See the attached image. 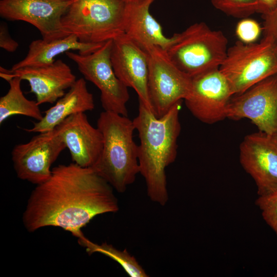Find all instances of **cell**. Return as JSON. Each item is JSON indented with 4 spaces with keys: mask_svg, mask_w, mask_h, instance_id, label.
<instances>
[{
    "mask_svg": "<svg viewBox=\"0 0 277 277\" xmlns=\"http://www.w3.org/2000/svg\"><path fill=\"white\" fill-rule=\"evenodd\" d=\"M212 5L226 14L244 18L257 12L256 0H211Z\"/></svg>",
    "mask_w": 277,
    "mask_h": 277,
    "instance_id": "7402d4cb",
    "label": "cell"
},
{
    "mask_svg": "<svg viewBox=\"0 0 277 277\" xmlns=\"http://www.w3.org/2000/svg\"><path fill=\"white\" fill-rule=\"evenodd\" d=\"M0 76L8 82L16 77L27 81L30 92L34 94L39 105L56 102L76 81L70 67L61 60L49 65L26 66L14 70L1 67Z\"/></svg>",
    "mask_w": 277,
    "mask_h": 277,
    "instance_id": "5bb4252c",
    "label": "cell"
},
{
    "mask_svg": "<svg viewBox=\"0 0 277 277\" xmlns=\"http://www.w3.org/2000/svg\"><path fill=\"white\" fill-rule=\"evenodd\" d=\"M226 117L235 120L247 118L260 131L277 134V74L231 98Z\"/></svg>",
    "mask_w": 277,
    "mask_h": 277,
    "instance_id": "30bf717a",
    "label": "cell"
},
{
    "mask_svg": "<svg viewBox=\"0 0 277 277\" xmlns=\"http://www.w3.org/2000/svg\"><path fill=\"white\" fill-rule=\"evenodd\" d=\"M145 51L148 56V90L151 111L160 118L188 96L192 78L179 69L161 48L153 46Z\"/></svg>",
    "mask_w": 277,
    "mask_h": 277,
    "instance_id": "52a82bcc",
    "label": "cell"
},
{
    "mask_svg": "<svg viewBox=\"0 0 277 277\" xmlns=\"http://www.w3.org/2000/svg\"><path fill=\"white\" fill-rule=\"evenodd\" d=\"M104 44L83 43L73 34L51 41L43 38L34 40L30 44L25 57L14 64L10 70L26 66L49 65L55 61L56 56L69 51L77 50L81 54H89L100 48Z\"/></svg>",
    "mask_w": 277,
    "mask_h": 277,
    "instance_id": "d6986e66",
    "label": "cell"
},
{
    "mask_svg": "<svg viewBox=\"0 0 277 277\" xmlns=\"http://www.w3.org/2000/svg\"><path fill=\"white\" fill-rule=\"evenodd\" d=\"M53 129L68 149L73 163L87 168L94 165L102 151L103 137L85 112L68 117Z\"/></svg>",
    "mask_w": 277,
    "mask_h": 277,
    "instance_id": "2e32d148",
    "label": "cell"
},
{
    "mask_svg": "<svg viewBox=\"0 0 277 277\" xmlns=\"http://www.w3.org/2000/svg\"><path fill=\"white\" fill-rule=\"evenodd\" d=\"M66 148L54 129L16 145L11 159L17 177L36 185L44 182L51 174L52 165Z\"/></svg>",
    "mask_w": 277,
    "mask_h": 277,
    "instance_id": "9c48e42d",
    "label": "cell"
},
{
    "mask_svg": "<svg viewBox=\"0 0 277 277\" xmlns=\"http://www.w3.org/2000/svg\"><path fill=\"white\" fill-rule=\"evenodd\" d=\"M240 162L255 182L258 196L277 191V134L246 135L240 146Z\"/></svg>",
    "mask_w": 277,
    "mask_h": 277,
    "instance_id": "8fae6325",
    "label": "cell"
},
{
    "mask_svg": "<svg viewBox=\"0 0 277 277\" xmlns=\"http://www.w3.org/2000/svg\"><path fill=\"white\" fill-rule=\"evenodd\" d=\"M113 190L92 168L73 162L58 165L31 191L23 213V225L30 232L57 227L77 238L96 216L118 211Z\"/></svg>",
    "mask_w": 277,
    "mask_h": 277,
    "instance_id": "6da1fadb",
    "label": "cell"
},
{
    "mask_svg": "<svg viewBox=\"0 0 277 277\" xmlns=\"http://www.w3.org/2000/svg\"><path fill=\"white\" fill-rule=\"evenodd\" d=\"M125 8L123 0H73L62 27L81 42L103 44L124 33Z\"/></svg>",
    "mask_w": 277,
    "mask_h": 277,
    "instance_id": "277c9868",
    "label": "cell"
},
{
    "mask_svg": "<svg viewBox=\"0 0 277 277\" xmlns=\"http://www.w3.org/2000/svg\"><path fill=\"white\" fill-rule=\"evenodd\" d=\"M97 127L103 135V145L98 160L91 168L114 190L124 193L140 173L133 120L104 110L100 114Z\"/></svg>",
    "mask_w": 277,
    "mask_h": 277,
    "instance_id": "3957f363",
    "label": "cell"
},
{
    "mask_svg": "<svg viewBox=\"0 0 277 277\" xmlns=\"http://www.w3.org/2000/svg\"><path fill=\"white\" fill-rule=\"evenodd\" d=\"M165 50L172 63L191 78L219 68L225 59L228 40L221 30L204 22L194 23L180 33Z\"/></svg>",
    "mask_w": 277,
    "mask_h": 277,
    "instance_id": "5b68a950",
    "label": "cell"
},
{
    "mask_svg": "<svg viewBox=\"0 0 277 277\" xmlns=\"http://www.w3.org/2000/svg\"><path fill=\"white\" fill-rule=\"evenodd\" d=\"M22 80L14 77L10 80L9 89L0 98V124L13 115H21L40 121L43 117L36 101L27 98L21 89Z\"/></svg>",
    "mask_w": 277,
    "mask_h": 277,
    "instance_id": "ffe728a7",
    "label": "cell"
},
{
    "mask_svg": "<svg viewBox=\"0 0 277 277\" xmlns=\"http://www.w3.org/2000/svg\"><path fill=\"white\" fill-rule=\"evenodd\" d=\"M261 32V28L259 23L248 17L239 21L235 29L239 41L246 44L254 43L260 36Z\"/></svg>",
    "mask_w": 277,
    "mask_h": 277,
    "instance_id": "cb8c5ba5",
    "label": "cell"
},
{
    "mask_svg": "<svg viewBox=\"0 0 277 277\" xmlns=\"http://www.w3.org/2000/svg\"><path fill=\"white\" fill-rule=\"evenodd\" d=\"M110 59L117 77L128 88H133L138 101L152 112L148 90L147 52L124 33L112 39Z\"/></svg>",
    "mask_w": 277,
    "mask_h": 277,
    "instance_id": "9a60e30c",
    "label": "cell"
},
{
    "mask_svg": "<svg viewBox=\"0 0 277 277\" xmlns=\"http://www.w3.org/2000/svg\"><path fill=\"white\" fill-rule=\"evenodd\" d=\"M266 223L277 237V191L270 194L258 196L255 201Z\"/></svg>",
    "mask_w": 277,
    "mask_h": 277,
    "instance_id": "603a6c76",
    "label": "cell"
},
{
    "mask_svg": "<svg viewBox=\"0 0 277 277\" xmlns=\"http://www.w3.org/2000/svg\"><path fill=\"white\" fill-rule=\"evenodd\" d=\"M233 95L227 79L216 68L192 77L190 92L184 100L194 116L212 124L226 118L227 106Z\"/></svg>",
    "mask_w": 277,
    "mask_h": 277,
    "instance_id": "7c38bea8",
    "label": "cell"
},
{
    "mask_svg": "<svg viewBox=\"0 0 277 277\" xmlns=\"http://www.w3.org/2000/svg\"><path fill=\"white\" fill-rule=\"evenodd\" d=\"M262 17L264 36L271 37L277 43V6L273 11Z\"/></svg>",
    "mask_w": 277,
    "mask_h": 277,
    "instance_id": "d4e9b609",
    "label": "cell"
},
{
    "mask_svg": "<svg viewBox=\"0 0 277 277\" xmlns=\"http://www.w3.org/2000/svg\"><path fill=\"white\" fill-rule=\"evenodd\" d=\"M78 243L89 255L94 253L104 254L118 263L131 277H147L148 274L135 257L125 249L120 250L106 242L98 244L86 238L84 233L77 238Z\"/></svg>",
    "mask_w": 277,
    "mask_h": 277,
    "instance_id": "44dd1931",
    "label": "cell"
},
{
    "mask_svg": "<svg viewBox=\"0 0 277 277\" xmlns=\"http://www.w3.org/2000/svg\"><path fill=\"white\" fill-rule=\"evenodd\" d=\"M93 94L83 78L76 80L68 92L56 104L44 112L41 120L34 122L27 132L42 133L53 130L68 117L76 113L92 111L94 108Z\"/></svg>",
    "mask_w": 277,
    "mask_h": 277,
    "instance_id": "ac0fdd59",
    "label": "cell"
},
{
    "mask_svg": "<svg viewBox=\"0 0 277 277\" xmlns=\"http://www.w3.org/2000/svg\"><path fill=\"white\" fill-rule=\"evenodd\" d=\"M257 2V12L262 15H266L277 6V0H256Z\"/></svg>",
    "mask_w": 277,
    "mask_h": 277,
    "instance_id": "4316f807",
    "label": "cell"
},
{
    "mask_svg": "<svg viewBox=\"0 0 277 277\" xmlns=\"http://www.w3.org/2000/svg\"><path fill=\"white\" fill-rule=\"evenodd\" d=\"M73 0H1L0 16L8 21L28 23L51 41L67 35L62 18Z\"/></svg>",
    "mask_w": 277,
    "mask_h": 277,
    "instance_id": "4fadbf2b",
    "label": "cell"
},
{
    "mask_svg": "<svg viewBox=\"0 0 277 277\" xmlns=\"http://www.w3.org/2000/svg\"><path fill=\"white\" fill-rule=\"evenodd\" d=\"M125 3H130V2H134L136 1H139L141 0H123Z\"/></svg>",
    "mask_w": 277,
    "mask_h": 277,
    "instance_id": "83f0119b",
    "label": "cell"
},
{
    "mask_svg": "<svg viewBox=\"0 0 277 277\" xmlns=\"http://www.w3.org/2000/svg\"><path fill=\"white\" fill-rule=\"evenodd\" d=\"M112 40L87 54L69 51L68 57L73 61L85 78L100 90L102 106L105 111L128 116L127 103L130 96L128 87L117 77L113 69L110 53Z\"/></svg>",
    "mask_w": 277,
    "mask_h": 277,
    "instance_id": "ba28073f",
    "label": "cell"
},
{
    "mask_svg": "<svg viewBox=\"0 0 277 277\" xmlns=\"http://www.w3.org/2000/svg\"><path fill=\"white\" fill-rule=\"evenodd\" d=\"M228 82L233 95L277 74V43L264 36L259 43L238 41L229 48L219 68Z\"/></svg>",
    "mask_w": 277,
    "mask_h": 277,
    "instance_id": "8992f818",
    "label": "cell"
},
{
    "mask_svg": "<svg viewBox=\"0 0 277 277\" xmlns=\"http://www.w3.org/2000/svg\"><path fill=\"white\" fill-rule=\"evenodd\" d=\"M154 1L125 3L124 33L145 51L153 46L165 50L175 38V34L166 37L160 24L150 14L149 8Z\"/></svg>",
    "mask_w": 277,
    "mask_h": 277,
    "instance_id": "e0dca14e",
    "label": "cell"
},
{
    "mask_svg": "<svg viewBox=\"0 0 277 277\" xmlns=\"http://www.w3.org/2000/svg\"><path fill=\"white\" fill-rule=\"evenodd\" d=\"M182 101L157 118L138 101V114L133 120L140 139V173L145 180L148 197L161 206L168 200L166 168L176 157Z\"/></svg>",
    "mask_w": 277,
    "mask_h": 277,
    "instance_id": "7a4b0ae2",
    "label": "cell"
},
{
    "mask_svg": "<svg viewBox=\"0 0 277 277\" xmlns=\"http://www.w3.org/2000/svg\"><path fill=\"white\" fill-rule=\"evenodd\" d=\"M18 43L13 39L9 33L5 24L0 25V47L9 52H13L18 47Z\"/></svg>",
    "mask_w": 277,
    "mask_h": 277,
    "instance_id": "484cf974",
    "label": "cell"
}]
</instances>
